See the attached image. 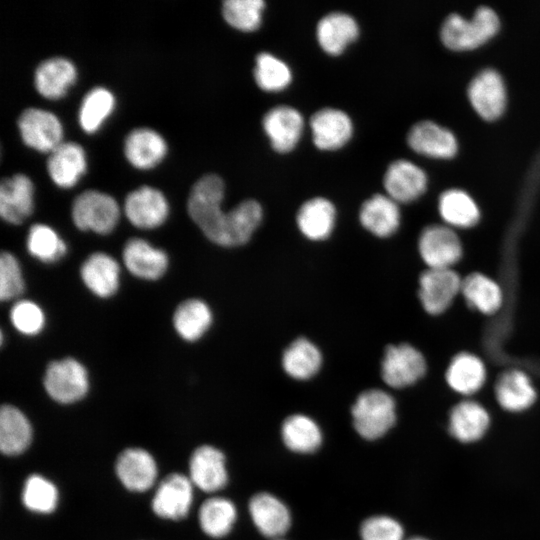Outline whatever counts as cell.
Returning <instances> with one entry per match:
<instances>
[{"label": "cell", "instance_id": "cell-16", "mask_svg": "<svg viewBox=\"0 0 540 540\" xmlns=\"http://www.w3.org/2000/svg\"><path fill=\"white\" fill-rule=\"evenodd\" d=\"M313 142L318 149L336 150L352 137L353 123L346 112L331 107L317 110L310 118Z\"/></svg>", "mask_w": 540, "mask_h": 540}, {"label": "cell", "instance_id": "cell-40", "mask_svg": "<svg viewBox=\"0 0 540 540\" xmlns=\"http://www.w3.org/2000/svg\"><path fill=\"white\" fill-rule=\"evenodd\" d=\"M115 105L113 94L104 87H95L82 100L79 123L87 133H94L111 114Z\"/></svg>", "mask_w": 540, "mask_h": 540}, {"label": "cell", "instance_id": "cell-2", "mask_svg": "<svg viewBox=\"0 0 540 540\" xmlns=\"http://www.w3.org/2000/svg\"><path fill=\"white\" fill-rule=\"evenodd\" d=\"M351 413L356 433L369 441L385 436L397 418L394 398L381 389H368L360 393Z\"/></svg>", "mask_w": 540, "mask_h": 540}, {"label": "cell", "instance_id": "cell-29", "mask_svg": "<svg viewBox=\"0 0 540 540\" xmlns=\"http://www.w3.org/2000/svg\"><path fill=\"white\" fill-rule=\"evenodd\" d=\"M335 221V206L324 197L308 199L300 206L296 214L300 232L313 241L327 239L334 229Z\"/></svg>", "mask_w": 540, "mask_h": 540}, {"label": "cell", "instance_id": "cell-32", "mask_svg": "<svg viewBox=\"0 0 540 540\" xmlns=\"http://www.w3.org/2000/svg\"><path fill=\"white\" fill-rule=\"evenodd\" d=\"M486 368L474 354L462 352L450 362L446 381L455 392L469 396L479 391L485 383Z\"/></svg>", "mask_w": 540, "mask_h": 540}, {"label": "cell", "instance_id": "cell-35", "mask_svg": "<svg viewBox=\"0 0 540 540\" xmlns=\"http://www.w3.org/2000/svg\"><path fill=\"white\" fill-rule=\"evenodd\" d=\"M322 355L318 347L304 337L295 339L282 355L284 371L296 380H307L319 371Z\"/></svg>", "mask_w": 540, "mask_h": 540}, {"label": "cell", "instance_id": "cell-17", "mask_svg": "<svg viewBox=\"0 0 540 540\" xmlns=\"http://www.w3.org/2000/svg\"><path fill=\"white\" fill-rule=\"evenodd\" d=\"M122 259L133 276L149 281L161 278L169 265L165 251L141 238H131L126 242Z\"/></svg>", "mask_w": 540, "mask_h": 540}, {"label": "cell", "instance_id": "cell-27", "mask_svg": "<svg viewBox=\"0 0 540 540\" xmlns=\"http://www.w3.org/2000/svg\"><path fill=\"white\" fill-rule=\"evenodd\" d=\"M359 26L356 20L344 12H331L323 16L316 27L320 47L330 55L341 54L348 44L357 39Z\"/></svg>", "mask_w": 540, "mask_h": 540}, {"label": "cell", "instance_id": "cell-39", "mask_svg": "<svg viewBox=\"0 0 540 540\" xmlns=\"http://www.w3.org/2000/svg\"><path fill=\"white\" fill-rule=\"evenodd\" d=\"M26 247L32 257L44 263H54L67 253V245L57 232L40 223L30 227Z\"/></svg>", "mask_w": 540, "mask_h": 540}, {"label": "cell", "instance_id": "cell-44", "mask_svg": "<svg viewBox=\"0 0 540 540\" xmlns=\"http://www.w3.org/2000/svg\"><path fill=\"white\" fill-rule=\"evenodd\" d=\"M10 320L18 332L27 336L39 334L45 325L43 310L31 300L17 301L10 310Z\"/></svg>", "mask_w": 540, "mask_h": 540}, {"label": "cell", "instance_id": "cell-38", "mask_svg": "<svg viewBox=\"0 0 540 540\" xmlns=\"http://www.w3.org/2000/svg\"><path fill=\"white\" fill-rule=\"evenodd\" d=\"M439 212L443 220L452 227L469 228L480 218L477 204L465 191L450 189L439 198Z\"/></svg>", "mask_w": 540, "mask_h": 540}, {"label": "cell", "instance_id": "cell-7", "mask_svg": "<svg viewBox=\"0 0 540 540\" xmlns=\"http://www.w3.org/2000/svg\"><path fill=\"white\" fill-rule=\"evenodd\" d=\"M251 521L257 531L269 540L284 538L292 525L289 507L276 495L262 491L248 503Z\"/></svg>", "mask_w": 540, "mask_h": 540}, {"label": "cell", "instance_id": "cell-33", "mask_svg": "<svg viewBox=\"0 0 540 540\" xmlns=\"http://www.w3.org/2000/svg\"><path fill=\"white\" fill-rule=\"evenodd\" d=\"M210 307L197 298L181 302L173 314V326L176 333L185 341L199 340L208 331L212 323Z\"/></svg>", "mask_w": 540, "mask_h": 540}, {"label": "cell", "instance_id": "cell-31", "mask_svg": "<svg viewBox=\"0 0 540 540\" xmlns=\"http://www.w3.org/2000/svg\"><path fill=\"white\" fill-rule=\"evenodd\" d=\"M499 405L510 412L528 409L536 400V390L529 376L513 369L500 375L495 385Z\"/></svg>", "mask_w": 540, "mask_h": 540}, {"label": "cell", "instance_id": "cell-25", "mask_svg": "<svg viewBox=\"0 0 540 540\" xmlns=\"http://www.w3.org/2000/svg\"><path fill=\"white\" fill-rule=\"evenodd\" d=\"M398 204L388 195L374 194L361 205L359 220L362 226L377 237H389L400 225Z\"/></svg>", "mask_w": 540, "mask_h": 540}, {"label": "cell", "instance_id": "cell-23", "mask_svg": "<svg viewBox=\"0 0 540 540\" xmlns=\"http://www.w3.org/2000/svg\"><path fill=\"white\" fill-rule=\"evenodd\" d=\"M86 156L81 145L62 142L49 153L47 171L52 181L61 188L73 187L85 173Z\"/></svg>", "mask_w": 540, "mask_h": 540}, {"label": "cell", "instance_id": "cell-5", "mask_svg": "<svg viewBox=\"0 0 540 540\" xmlns=\"http://www.w3.org/2000/svg\"><path fill=\"white\" fill-rule=\"evenodd\" d=\"M43 385L56 402L71 404L85 397L89 390V374L77 359L66 357L51 361L45 370Z\"/></svg>", "mask_w": 540, "mask_h": 540}, {"label": "cell", "instance_id": "cell-6", "mask_svg": "<svg viewBox=\"0 0 540 540\" xmlns=\"http://www.w3.org/2000/svg\"><path fill=\"white\" fill-rule=\"evenodd\" d=\"M426 368L424 356L412 345H389L381 362V377L388 386L400 389L420 380Z\"/></svg>", "mask_w": 540, "mask_h": 540}, {"label": "cell", "instance_id": "cell-4", "mask_svg": "<svg viewBox=\"0 0 540 540\" xmlns=\"http://www.w3.org/2000/svg\"><path fill=\"white\" fill-rule=\"evenodd\" d=\"M71 214L79 230L106 235L116 227L120 209L116 200L109 194L86 190L74 199Z\"/></svg>", "mask_w": 540, "mask_h": 540}, {"label": "cell", "instance_id": "cell-37", "mask_svg": "<svg viewBox=\"0 0 540 540\" xmlns=\"http://www.w3.org/2000/svg\"><path fill=\"white\" fill-rule=\"evenodd\" d=\"M461 293L469 306L484 314L497 312L503 301L500 286L481 273H472L463 279Z\"/></svg>", "mask_w": 540, "mask_h": 540}, {"label": "cell", "instance_id": "cell-24", "mask_svg": "<svg viewBox=\"0 0 540 540\" xmlns=\"http://www.w3.org/2000/svg\"><path fill=\"white\" fill-rule=\"evenodd\" d=\"M489 424L490 416L484 406L473 400H464L451 409L448 429L456 440L471 443L483 437Z\"/></svg>", "mask_w": 540, "mask_h": 540}, {"label": "cell", "instance_id": "cell-18", "mask_svg": "<svg viewBox=\"0 0 540 540\" xmlns=\"http://www.w3.org/2000/svg\"><path fill=\"white\" fill-rule=\"evenodd\" d=\"M34 186L25 174L5 177L0 183V215L10 224H21L33 212Z\"/></svg>", "mask_w": 540, "mask_h": 540}, {"label": "cell", "instance_id": "cell-34", "mask_svg": "<svg viewBox=\"0 0 540 540\" xmlns=\"http://www.w3.org/2000/svg\"><path fill=\"white\" fill-rule=\"evenodd\" d=\"M32 428L27 417L12 405L0 410V449L5 455L22 453L30 444Z\"/></svg>", "mask_w": 540, "mask_h": 540}, {"label": "cell", "instance_id": "cell-20", "mask_svg": "<svg viewBox=\"0 0 540 540\" xmlns=\"http://www.w3.org/2000/svg\"><path fill=\"white\" fill-rule=\"evenodd\" d=\"M407 142L415 152L433 158H451L457 152L454 134L429 120L414 124L408 132Z\"/></svg>", "mask_w": 540, "mask_h": 540}, {"label": "cell", "instance_id": "cell-12", "mask_svg": "<svg viewBox=\"0 0 540 540\" xmlns=\"http://www.w3.org/2000/svg\"><path fill=\"white\" fill-rule=\"evenodd\" d=\"M468 98L475 111L485 120L499 118L506 106V88L494 69L480 71L468 86Z\"/></svg>", "mask_w": 540, "mask_h": 540}, {"label": "cell", "instance_id": "cell-46", "mask_svg": "<svg viewBox=\"0 0 540 540\" xmlns=\"http://www.w3.org/2000/svg\"><path fill=\"white\" fill-rule=\"evenodd\" d=\"M25 289L20 263L10 252L0 256V299L9 301L21 296Z\"/></svg>", "mask_w": 540, "mask_h": 540}, {"label": "cell", "instance_id": "cell-42", "mask_svg": "<svg viewBox=\"0 0 540 540\" xmlns=\"http://www.w3.org/2000/svg\"><path fill=\"white\" fill-rule=\"evenodd\" d=\"M265 2L262 0H226L222 13L226 22L241 31H254L262 22V11Z\"/></svg>", "mask_w": 540, "mask_h": 540}, {"label": "cell", "instance_id": "cell-28", "mask_svg": "<svg viewBox=\"0 0 540 540\" xmlns=\"http://www.w3.org/2000/svg\"><path fill=\"white\" fill-rule=\"evenodd\" d=\"M77 71L74 64L63 57H53L41 62L34 73V84L39 94L47 99L63 97L74 84Z\"/></svg>", "mask_w": 540, "mask_h": 540}, {"label": "cell", "instance_id": "cell-15", "mask_svg": "<svg viewBox=\"0 0 540 540\" xmlns=\"http://www.w3.org/2000/svg\"><path fill=\"white\" fill-rule=\"evenodd\" d=\"M191 482L207 493L223 489L228 483L225 455L210 445L194 450L189 462Z\"/></svg>", "mask_w": 540, "mask_h": 540}, {"label": "cell", "instance_id": "cell-13", "mask_svg": "<svg viewBox=\"0 0 540 540\" xmlns=\"http://www.w3.org/2000/svg\"><path fill=\"white\" fill-rule=\"evenodd\" d=\"M262 125L272 148L279 153H287L298 144L304 120L294 107L278 105L265 113Z\"/></svg>", "mask_w": 540, "mask_h": 540}, {"label": "cell", "instance_id": "cell-1", "mask_svg": "<svg viewBox=\"0 0 540 540\" xmlns=\"http://www.w3.org/2000/svg\"><path fill=\"white\" fill-rule=\"evenodd\" d=\"M224 182L216 174L198 179L189 194L187 211L203 234L216 245L236 247L246 244L263 217L261 205L246 199L232 210L223 212Z\"/></svg>", "mask_w": 540, "mask_h": 540}, {"label": "cell", "instance_id": "cell-30", "mask_svg": "<svg viewBox=\"0 0 540 540\" xmlns=\"http://www.w3.org/2000/svg\"><path fill=\"white\" fill-rule=\"evenodd\" d=\"M281 439L291 452L301 455L315 453L323 443V433L318 423L308 415L292 414L281 425Z\"/></svg>", "mask_w": 540, "mask_h": 540}, {"label": "cell", "instance_id": "cell-19", "mask_svg": "<svg viewBox=\"0 0 540 540\" xmlns=\"http://www.w3.org/2000/svg\"><path fill=\"white\" fill-rule=\"evenodd\" d=\"M383 185L387 195L397 203H409L424 193L427 176L414 163L398 159L388 166L384 174Z\"/></svg>", "mask_w": 540, "mask_h": 540}, {"label": "cell", "instance_id": "cell-43", "mask_svg": "<svg viewBox=\"0 0 540 540\" xmlns=\"http://www.w3.org/2000/svg\"><path fill=\"white\" fill-rule=\"evenodd\" d=\"M57 499V489L49 480L36 474L26 479L22 501L29 510L38 513H51L56 508Z\"/></svg>", "mask_w": 540, "mask_h": 540}, {"label": "cell", "instance_id": "cell-47", "mask_svg": "<svg viewBox=\"0 0 540 540\" xmlns=\"http://www.w3.org/2000/svg\"><path fill=\"white\" fill-rule=\"evenodd\" d=\"M408 540H428V539H425V538H422V537H412Z\"/></svg>", "mask_w": 540, "mask_h": 540}, {"label": "cell", "instance_id": "cell-26", "mask_svg": "<svg viewBox=\"0 0 540 540\" xmlns=\"http://www.w3.org/2000/svg\"><path fill=\"white\" fill-rule=\"evenodd\" d=\"M166 153L167 144L164 138L153 129H134L125 139L124 154L135 168H153L162 161Z\"/></svg>", "mask_w": 540, "mask_h": 540}, {"label": "cell", "instance_id": "cell-3", "mask_svg": "<svg viewBox=\"0 0 540 540\" xmlns=\"http://www.w3.org/2000/svg\"><path fill=\"white\" fill-rule=\"evenodd\" d=\"M500 21L490 7H479L471 19L459 14L449 15L441 27V39L452 50L464 51L479 47L499 30Z\"/></svg>", "mask_w": 540, "mask_h": 540}, {"label": "cell", "instance_id": "cell-48", "mask_svg": "<svg viewBox=\"0 0 540 540\" xmlns=\"http://www.w3.org/2000/svg\"><path fill=\"white\" fill-rule=\"evenodd\" d=\"M274 540H286V539H284V538H279V539H274Z\"/></svg>", "mask_w": 540, "mask_h": 540}, {"label": "cell", "instance_id": "cell-8", "mask_svg": "<svg viewBox=\"0 0 540 540\" xmlns=\"http://www.w3.org/2000/svg\"><path fill=\"white\" fill-rule=\"evenodd\" d=\"M23 142L40 152H51L62 143L63 127L58 117L40 108H27L19 116Z\"/></svg>", "mask_w": 540, "mask_h": 540}, {"label": "cell", "instance_id": "cell-41", "mask_svg": "<svg viewBox=\"0 0 540 540\" xmlns=\"http://www.w3.org/2000/svg\"><path fill=\"white\" fill-rule=\"evenodd\" d=\"M253 75L256 84L262 90L268 92L283 90L292 80V73L289 66L268 52L257 54Z\"/></svg>", "mask_w": 540, "mask_h": 540}, {"label": "cell", "instance_id": "cell-10", "mask_svg": "<svg viewBox=\"0 0 540 540\" xmlns=\"http://www.w3.org/2000/svg\"><path fill=\"white\" fill-rule=\"evenodd\" d=\"M462 279L452 269L428 268L419 278V299L431 315L443 313L461 293Z\"/></svg>", "mask_w": 540, "mask_h": 540}, {"label": "cell", "instance_id": "cell-9", "mask_svg": "<svg viewBox=\"0 0 540 540\" xmlns=\"http://www.w3.org/2000/svg\"><path fill=\"white\" fill-rule=\"evenodd\" d=\"M422 260L432 269L452 268L462 257V244L454 230L445 225L426 227L418 241Z\"/></svg>", "mask_w": 540, "mask_h": 540}, {"label": "cell", "instance_id": "cell-22", "mask_svg": "<svg viewBox=\"0 0 540 540\" xmlns=\"http://www.w3.org/2000/svg\"><path fill=\"white\" fill-rule=\"evenodd\" d=\"M115 470L122 484L135 492L148 490L157 476L153 457L141 448H128L122 451L117 458Z\"/></svg>", "mask_w": 540, "mask_h": 540}, {"label": "cell", "instance_id": "cell-14", "mask_svg": "<svg viewBox=\"0 0 540 540\" xmlns=\"http://www.w3.org/2000/svg\"><path fill=\"white\" fill-rule=\"evenodd\" d=\"M193 499L192 482L179 473H171L159 484L152 509L161 518L179 520L189 512Z\"/></svg>", "mask_w": 540, "mask_h": 540}, {"label": "cell", "instance_id": "cell-45", "mask_svg": "<svg viewBox=\"0 0 540 540\" xmlns=\"http://www.w3.org/2000/svg\"><path fill=\"white\" fill-rule=\"evenodd\" d=\"M401 523L388 515L377 514L365 518L360 524V540H405Z\"/></svg>", "mask_w": 540, "mask_h": 540}, {"label": "cell", "instance_id": "cell-11", "mask_svg": "<svg viewBox=\"0 0 540 540\" xmlns=\"http://www.w3.org/2000/svg\"><path fill=\"white\" fill-rule=\"evenodd\" d=\"M124 212L133 226L140 229H154L166 221L169 205L160 190L151 186H141L127 195Z\"/></svg>", "mask_w": 540, "mask_h": 540}, {"label": "cell", "instance_id": "cell-21", "mask_svg": "<svg viewBox=\"0 0 540 540\" xmlns=\"http://www.w3.org/2000/svg\"><path fill=\"white\" fill-rule=\"evenodd\" d=\"M82 282L100 298L113 296L120 285V266L109 254L95 252L89 255L80 268Z\"/></svg>", "mask_w": 540, "mask_h": 540}, {"label": "cell", "instance_id": "cell-36", "mask_svg": "<svg viewBox=\"0 0 540 540\" xmlns=\"http://www.w3.org/2000/svg\"><path fill=\"white\" fill-rule=\"evenodd\" d=\"M198 516L206 535L222 538L231 532L237 520V509L230 499L215 496L202 503Z\"/></svg>", "mask_w": 540, "mask_h": 540}]
</instances>
